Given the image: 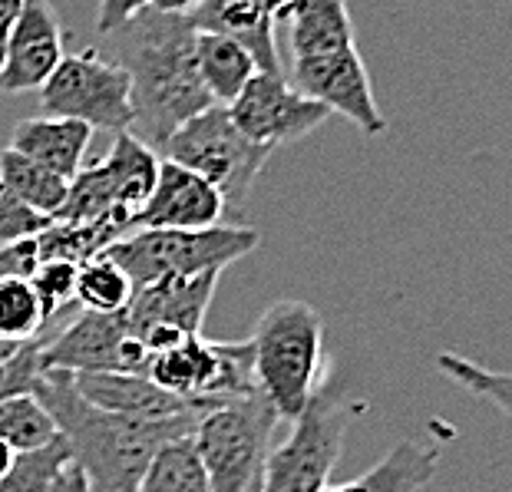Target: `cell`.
Instances as JSON below:
<instances>
[{"label":"cell","mask_w":512,"mask_h":492,"mask_svg":"<svg viewBox=\"0 0 512 492\" xmlns=\"http://www.w3.org/2000/svg\"><path fill=\"white\" fill-rule=\"evenodd\" d=\"M195 63H199V76L205 93L212 103L228 106L238 100V93L255 80L258 63L248 53L245 43L235 37L212 34V30H199L195 34Z\"/></svg>","instance_id":"obj_22"},{"label":"cell","mask_w":512,"mask_h":492,"mask_svg":"<svg viewBox=\"0 0 512 492\" xmlns=\"http://www.w3.org/2000/svg\"><path fill=\"white\" fill-rule=\"evenodd\" d=\"M0 182H4L20 202H27L34 212L47 215L50 222L63 209L67 189H70V182H63L60 176H53L50 169L37 166L34 159L20 156L14 149L0 152Z\"/></svg>","instance_id":"obj_24"},{"label":"cell","mask_w":512,"mask_h":492,"mask_svg":"<svg viewBox=\"0 0 512 492\" xmlns=\"http://www.w3.org/2000/svg\"><path fill=\"white\" fill-rule=\"evenodd\" d=\"M228 113L248 139L268 149L311 136L331 119L328 106L298 93L278 73H255V80L238 93V100L228 103Z\"/></svg>","instance_id":"obj_13"},{"label":"cell","mask_w":512,"mask_h":492,"mask_svg":"<svg viewBox=\"0 0 512 492\" xmlns=\"http://www.w3.org/2000/svg\"><path fill=\"white\" fill-rule=\"evenodd\" d=\"M215 284H219V271L192 278H159L133 291V301L126 304L123 314L129 334L143 341L149 360L202 334Z\"/></svg>","instance_id":"obj_11"},{"label":"cell","mask_w":512,"mask_h":492,"mask_svg":"<svg viewBox=\"0 0 512 492\" xmlns=\"http://www.w3.org/2000/svg\"><path fill=\"white\" fill-rule=\"evenodd\" d=\"M43 344H47V331L34 341L24 344H4L0 347V403L20 393H34L43 367Z\"/></svg>","instance_id":"obj_32"},{"label":"cell","mask_w":512,"mask_h":492,"mask_svg":"<svg viewBox=\"0 0 512 492\" xmlns=\"http://www.w3.org/2000/svg\"><path fill=\"white\" fill-rule=\"evenodd\" d=\"M281 24H285V34H288L291 60L314 57V53L341 50L357 43L347 0H298Z\"/></svg>","instance_id":"obj_20"},{"label":"cell","mask_w":512,"mask_h":492,"mask_svg":"<svg viewBox=\"0 0 512 492\" xmlns=\"http://www.w3.org/2000/svg\"><path fill=\"white\" fill-rule=\"evenodd\" d=\"M113 215H126V212L116 205L113 189L103 176L100 162H93V166H83L76 172V179L67 189V202H63V209L57 212L53 222H80L83 225V222H100V218H113ZM126 218L133 222V215H126Z\"/></svg>","instance_id":"obj_29"},{"label":"cell","mask_w":512,"mask_h":492,"mask_svg":"<svg viewBox=\"0 0 512 492\" xmlns=\"http://www.w3.org/2000/svg\"><path fill=\"white\" fill-rule=\"evenodd\" d=\"M14 459H17V453L10 450V446L0 440V479H4L7 473H10V466H14Z\"/></svg>","instance_id":"obj_39"},{"label":"cell","mask_w":512,"mask_h":492,"mask_svg":"<svg viewBox=\"0 0 512 492\" xmlns=\"http://www.w3.org/2000/svg\"><path fill=\"white\" fill-rule=\"evenodd\" d=\"M76 268L80 265H73V261L47 258V261H40L34 278H30V284H34L37 298L43 304V311H47V317H50V324L76 304Z\"/></svg>","instance_id":"obj_33"},{"label":"cell","mask_w":512,"mask_h":492,"mask_svg":"<svg viewBox=\"0 0 512 492\" xmlns=\"http://www.w3.org/2000/svg\"><path fill=\"white\" fill-rule=\"evenodd\" d=\"M440 446L403 440L380 463H374L364 476L341 486H324L321 492H420L437 476Z\"/></svg>","instance_id":"obj_21"},{"label":"cell","mask_w":512,"mask_h":492,"mask_svg":"<svg viewBox=\"0 0 512 492\" xmlns=\"http://www.w3.org/2000/svg\"><path fill=\"white\" fill-rule=\"evenodd\" d=\"M437 370L446 380H453L456 387H463L466 393H473L479 400H489L496 410H503L512 420V374H499V370H489L470 357H460L450 351L437 354Z\"/></svg>","instance_id":"obj_30"},{"label":"cell","mask_w":512,"mask_h":492,"mask_svg":"<svg viewBox=\"0 0 512 492\" xmlns=\"http://www.w3.org/2000/svg\"><path fill=\"white\" fill-rule=\"evenodd\" d=\"M162 156L136 133H116L110 152L100 159V169L113 189L116 205L126 215H136L156 189Z\"/></svg>","instance_id":"obj_19"},{"label":"cell","mask_w":512,"mask_h":492,"mask_svg":"<svg viewBox=\"0 0 512 492\" xmlns=\"http://www.w3.org/2000/svg\"><path fill=\"white\" fill-rule=\"evenodd\" d=\"M225 209L228 205L222 192L209 179L162 159L156 189L133 215V232L139 228H212L222 225Z\"/></svg>","instance_id":"obj_16"},{"label":"cell","mask_w":512,"mask_h":492,"mask_svg":"<svg viewBox=\"0 0 512 492\" xmlns=\"http://www.w3.org/2000/svg\"><path fill=\"white\" fill-rule=\"evenodd\" d=\"M93 129L80 119L67 116H34L20 119L10 133V146L20 156L34 159L37 166L50 169L63 182H73L76 172L83 169L86 149H90Z\"/></svg>","instance_id":"obj_18"},{"label":"cell","mask_w":512,"mask_h":492,"mask_svg":"<svg viewBox=\"0 0 512 492\" xmlns=\"http://www.w3.org/2000/svg\"><path fill=\"white\" fill-rule=\"evenodd\" d=\"M133 232V222L126 215H113V218H100V222H50L43 232L37 235V248H40V261L47 258H60V261H73V265H83L96 255H103L106 248L116 245L119 238H126Z\"/></svg>","instance_id":"obj_23"},{"label":"cell","mask_w":512,"mask_h":492,"mask_svg":"<svg viewBox=\"0 0 512 492\" xmlns=\"http://www.w3.org/2000/svg\"><path fill=\"white\" fill-rule=\"evenodd\" d=\"M40 265V248L37 238H24V242L0 245V281L7 278H24L30 281Z\"/></svg>","instance_id":"obj_35"},{"label":"cell","mask_w":512,"mask_h":492,"mask_svg":"<svg viewBox=\"0 0 512 492\" xmlns=\"http://www.w3.org/2000/svg\"><path fill=\"white\" fill-rule=\"evenodd\" d=\"M261 245V232L252 225H212V228H139L106 248L116 265L133 278L136 288L159 278L212 275Z\"/></svg>","instance_id":"obj_4"},{"label":"cell","mask_w":512,"mask_h":492,"mask_svg":"<svg viewBox=\"0 0 512 492\" xmlns=\"http://www.w3.org/2000/svg\"><path fill=\"white\" fill-rule=\"evenodd\" d=\"M195 24L185 10L149 7L106 37V57L126 70L133 93V129L162 149L182 123L212 106L195 63Z\"/></svg>","instance_id":"obj_1"},{"label":"cell","mask_w":512,"mask_h":492,"mask_svg":"<svg viewBox=\"0 0 512 492\" xmlns=\"http://www.w3.org/2000/svg\"><path fill=\"white\" fill-rule=\"evenodd\" d=\"M156 7V0H100V10H96V34L110 37L113 30L129 24L136 14Z\"/></svg>","instance_id":"obj_36"},{"label":"cell","mask_w":512,"mask_h":492,"mask_svg":"<svg viewBox=\"0 0 512 492\" xmlns=\"http://www.w3.org/2000/svg\"><path fill=\"white\" fill-rule=\"evenodd\" d=\"M275 426L278 413L261 390L205 413L192 430V446L209 479V492H258Z\"/></svg>","instance_id":"obj_5"},{"label":"cell","mask_w":512,"mask_h":492,"mask_svg":"<svg viewBox=\"0 0 512 492\" xmlns=\"http://www.w3.org/2000/svg\"><path fill=\"white\" fill-rule=\"evenodd\" d=\"M294 4L298 0H202L185 14H189L195 30H212V34H225L245 43L258 63V73L285 76L275 43V27L288 17Z\"/></svg>","instance_id":"obj_15"},{"label":"cell","mask_w":512,"mask_h":492,"mask_svg":"<svg viewBox=\"0 0 512 492\" xmlns=\"http://www.w3.org/2000/svg\"><path fill=\"white\" fill-rule=\"evenodd\" d=\"M133 291V278L106 251L76 268V304H80V311L119 314L133 301Z\"/></svg>","instance_id":"obj_25"},{"label":"cell","mask_w":512,"mask_h":492,"mask_svg":"<svg viewBox=\"0 0 512 492\" xmlns=\"http://www.w3.org/2000/svg\"><path fill=\"white\" fill-rule=\"evenodd\" d=\"M367 410L364 400L341 393H318L308 410L294 420L288 440L271 446L261 469L258 492H321L331 486V473L344 453L351 423Z\"/></svg>","instance_id":"obj_6"},{"label":"cell","mask_w":512,"mask_h":492,"mask_svg":"<svg viewBox=\"0 0 512 492\" xmlns=\"http://www.w3.org/2000/svg\"><path fill=\"white\" fill-rule=\"evenodd\" d=\"M40 106L47 116L80 119L90 129H106L113 136L129 133L136 119L126 70L96 47L60 60V67L40 86Z\"/></svg>","instance_id":"obj_9"},{"label":"cell","mask_w":512,"mask_h":492,"mask_svg":"<svg viewBox=\"0 0 512 492\" xmlns=\"http://www.w3.org/2000/svg\"><path fill=\"white\" fill-rule=\"evenodd\" d=\"M291 86L318 100L321 106H328L331 113L351 119L364 136H380L387 129V119L374 100V86H370V73L357 43L291 60Z\"/></svg>","instance_id":"obj_12"},{"label":"cell","mask_w":512,"mask_h":492,"mask_svg":"<svg viewBox=\"0 0 512 492\" xmlns=\"http://www.w3.org/2000/svg\"><path fill=\"white\" fill-rule=\"evenodd\" d=\"M63 57L67 53H63V24L57 7L50 0H24L0 63V93L40 90Z\"/></svg>","instance_id":"obj_14"},{"label":"cell","mask_w":512,"mask_h":492,"mask_svg":"<svg viewBox=\"0 0 512 492\" xmlns=\"http://www.w3.org/2000/svg\"><path fill=\"white\" fill-rule=\"evenodd\" d=\"M80 397L106 413L133 420H172L185 413H209V403L182 400L156 387L146 374H73Z\"/></svg>","instance_id":"obj_17"},{"label":"cell","mask_w":512,"mask_h":492,"mask_svg":"<svg viewBox=\"0 0 512 492\" xmlns=\"http://www.w3.org/2000/svg\"><path fill=\"white\" fill-rule=\"evenodd\" d=\"M0 347H4V341H0Z\"/></svg>","instance_id":"obj_41"},{"label":"cell","mask_w":512,"mask_h":492,"mask_svg":"<svg viewBox=\"0 0 512 492\" xmlns=\"http://www.w3.org/2000/svg\"><path fill=\"white\" fill-rule=\"evenodd\" d=\"M47 225H50L47 215L34 212L27 202H20L17 195L0 182V245L37 238Z\"/></svg>","instance_id":"obj_34"},{"label":"cell","mask_w":512,"mask_h":492,"mask_svg":"<svg viewBox=\"0 0 512 492\" xmlns=\"http://www.w3.org/2000/svg\"><path fill=\"white\" fill-rule=\"evenodd\" d=\"M50 317L43 311L34 284L24 278L0 281V341L24 344L47 331Z\"/></svg>","instance_id":"obj_28"},{"label":"cell","mask_w":512,"mask_h":492,"mask_svg":"<svg viewBox=\"0 0 512 492\" xmlns=\"http://www.w3.org/2000/svg\"><path fill=\"white\" fill-rule=\"evenodd\" d=\"M20 10H24V0H0V63H4V50H7L10 30H14Z\"/></svg>","instance_id":"obj_38"},{"label":"cell","mask_w":512,"mask_h":492,"mask_svg":"<svg viewBox=\"0 0 512 492\" xmlns=\"http://www.w3.org/2000/svg\"><path fill=\"white\" fill-rule=\"evenodd\" d=\"M50 492H93V486H90V479L83 476V469L70 459V463L57 473V479H53Z\"/></svg>","instance_id":"obj_37"},{"label":"cell","mask_w":512,"mask_h":492,"mask_svg":"<svg viewBox=\"0 0 512 492\" xmlns=\"http://www.w3.org/2000/svg\"><path fill=\"white\" fill-rule=\"evenodd\" d=\"M43 367L70 374H146L149 351L129 334L126 314L80 311L70 324L47 327Z\"/></svg>","instance_id":"obj_10"},{"label":"cell","mask_w":512,"mask_h":492,"mask_svg":"<svg viewBox=\"0 0 512 492\" xmlns=\"http://www.w3.org/2000/svg\"><path fill=\"white\" fill-rule=\"evenodd\" d=\"M60 436L57 420L43 407L37 393H20L0 403V440L14 453H34L43 450Z\"/></svg>","instance_id":"obj_26"},{"label":"cell","mask_w":512,"mask_h":492,"mask_svg":"<svg viewBox=\"0 0 512 492\" xmlns=\"http://www.w3.org/2000/svg\"><path fill=\"white\" fill-rule=\"evenodd\" d=\"M70 446L63 436L34 453H17L10 473L0 479V492H50L53 479L70 463Z\"/></svg>","instance_id":"obj_31"},{"label":"cell","mask_w":512,"mask_h":492,"mask_svg":"<svg viewBox=\"0 0 512 492\" xmlns=\"http://www.w3.org/2000/svg\"><path fill=\"white\" fill-rule=\"evenodd\" d=\"M255 380L278 420L294 423L321 393L324 380V321L308 301H275L258 317L255 334Z\"/></svg>","instance_id":"obj_3"},{"label":"cell","mask_w":512,"mask_h":492,"mask_svg":"<svg viewBox=\"0 0 512 492\" xmlns=\"http://www.w3.org/2000/svg\"><path fill=\"white\" fill-rule=\"evenodd\" d=\"M34 393L57 420L73 463L90 479L93 492H136L162 446L192 436L205 413L172 420H133L106 413L80 397L70 370H43Z\"/></svg>","instance_id":"obj_2"},{"label":"cell","mask_w":512,"mask_h":492,"mask_svg":"<svg viewBox=\"0 0 512 492\" xmlns=\"http://www.w3.org/2000/svg\"><path fill=\"white\" fill-rule=\"evenodd\" d=\"M195 4H202V0H156V7L162 10H192Z\"/></svg>","instance_id":"obj_40"},{"label":"cell","mask_w":512,"mask_h":492,"mask_svg":"<svg viewBox=\"0 0 512 492\" xmlns=\"http://www.w3.org/2000/svg\"><path fill=\"white\" fill-rule=\"evenodd\" d=\"M146 377L166 393L209 407L258 393L252 341H209L195 334L152 357Z\"/></svg>","instance_id":"obj_8"},{"label":"cell","mask_w":512,"mask_h":492,"mask_svg":"<svg viewBox=\"0 0 512 492\" xmlns=\"http://www.w3.org/2000/svg\"><path fill=\"white\" fill-rule=\"evenodd\" d=\"M271 152L275 149L258 146L235 126L228 106L212 103L189 123H182L159 149V156L182 169L199 172L222 192L228 209H242L248 192L265 172Z\"/></svg>","instance_id":"obj_7"},{"label":"cell","mask_w":512,"mask_h":492,"mask_svg":"<svg viewBox=\"0 0 512 492\" xmlns=\"http://www.w3.org/2000/svg\"><path fill=\"white\" fill-rule=\"evenodd\" d=\"M136 492H209V479H205L192 436L162 446Z\"/></svg>","instance_id":"obj_27"}]
</instances>
